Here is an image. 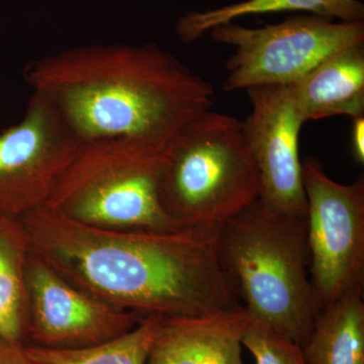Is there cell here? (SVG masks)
I'll return each instance as SVG.
<instances>
[{
	"instance_id": "6da1fadb",
	"label": "cell",
	"mask_w": 364,
	"mask_h": 364,
	"mask_svg": "<svg viewBox=\"0 0 364 364\" xmlns=\"http://www.w3.org/2000/svg\"><path fill=\"white\" fill-rule=\"evenodd\" d=\"M32 253L73 286L140 318L202 317L243 309L220 263V226L117 230L44 205L21 218Z\"/></svg>"
},
{
	"instance_id": "7a4b0ae2",
	"label": "cell",
	"mask_w": 364,
	"mask_h": 364,
	"mask_svg": "<svg viewBox=\"0 0 364 364\" xmlns=\"http://www.w3.org/2000/svg\"><path fill=\"white\" fill-rule=\"evenodd\" d=\"M33 92L49 100L81 142L142 139L166 147L210 111L214 87L156 45H92L33 60Z\"/></svg>"
},
{
	"instance_id": "3957f363",
	"label": "cell",
	"mask_w": 364,
	"mask_h": 364,
	"mask_svg": "<svg viewBox=\"0 0 364 364\" xmlns=\"http://www.w3.org/2000/svg\"><path fill=\"white\" fill-rule=\"evenodd\" d=\"M218 253L249 316L303 347L322 310L311 279L306 217L257 200L220 225Z\"/></svg>"
},
{
	"instance_id": "277c9868",
	"label": "cell",
	"mask_w": 364,
	"mask_h": 364,
	"mask_svg": "<svg viewBox=\"0 0 364 364\" xmlns=\"http://www.w3.org/2000/svg\"><path fill=\"white\" fill-rule=\"evenodd\" d=\"M260 188L243 123L229 114L203 112L163 152L160 200L182 228L220 226L256 202Z\"/></svg>"
},
{
	"instance_id": "5b68a950",
	"label": "cell",
	"mask_w": 364,
	"mask_h": 364,
	"mask_svg": "<svg viewBox=\"0 0 364 364\" xmlns=\"http://www.w3.org/2000/svg\"><path fill=\"white\" fill-rule=\"evenodd\" d=\"M164 149L124 136L81 142L46 205L107 229H186L169 218L160 200Z\"/></svg>"
},
{
	"instance_id": "8992f818",
	"label": "cell",
	"mask_w": 364,
	"mask_h": 364,
	"mask_svg": "<svg viewBox=\"0 0 364 364\" xmlns=\"http://www.w3.org/2000/svg\"><path fill=\"white\" fill-rule=\"evenodd\" d=\"M210 35L215 42L235 48L224 85L225 90L235 91L298 82L328 57L364 43V23H333L312 14L261 28L229 23L215 26Z\"/></svg>"
},
{
	"instance_id": "52a82bcc",
	"label": "cell",
	"mask_w": 364,
	"mask_h": 364,
	"mask_svg": "<svg viewBox=\"0 0 364 364\" xmlns=\"http://www.w3.org/2000/svg\"><path fill=\"white\" fill-rule=\"evenodd\" d=\"M311 279L322 309L364 286V178L332 181L314 158L303 163Z\"/></svg>"
},
{
	"instance_id": "ba28073f",
	"label": "cell",
	"mask_w": 364,
	"mask_h": 364,
	"mask_svg": "<svg viewBox=\"0 0 364 364\" xmlns=\"http://www.w3.org/2000/svg\"><path fill=\"white\" fill-rule=\"evenodd\" d=\"M80 144L56 107L33 92L20 123L0 133V214L21 218L47 205Z\"/></svg>"
},
{
	"instance_id": "9c48e42d",
	"label": "cell",
	"mask_w": 364,
	"mask_h": 364,
	"mask_svg": "<svg viewBox=\"0 0 364 364\" xmlns=\"http://www.w3.org/2000/svg\"><path fill=\"white\" fill-rule=\"evenodd\" d=\"M143 318L92 298L31 253L26 269V346L85 348L121 336Z\"/></svg>"
},
{
	"instance_id": "30bf717a",
	"label": "cell",
	"mask_w": 364,
	"mask_h": 364,
	"mask_svg": "<svg viewBox=\"0 0 364 364\" xmlns=\"http://www.w3.org/2000/svg\"><path fill=\"white\" fill-rule=\"evenodd\" d=\"M251 109L243 133L260 174V200L282 214L306 217L299 136L305 124L291 85L246 90Z\"/></svg>"
},
{
	"instance_id": "8fae6325",
	"label": "cell",
	"mask_w": 364,
	"mask_h": 364,
	"mask_svg": "<svg viewBox=\"0 0 364 364\" xmlns=\"http://www.w3.org/2000/svg\"><path fill=\"white\" fill-rule=\"evenodd\" d=\"M250 320L244 308L202 317L162 318L147 364H244L242 340Z\"/></svg>"
},
{
	"instance_id": "7c38bea8",
	"label": "cell",
	"mask_w": 364,
	"mask_h": 364,
	"mask_svg": "<svg viewBox=\"0 0 364 364\" xmlns=\"http://www.w3.org/2000/svg\"><path fill=\"white\" fill-rule=\"evenodd\" d=\"M291 87L305 123L364 117V43L328 57Z\"/></svg>"
},
{
	"instance_id": "4fadbf2b",
	"label": "cell",
	"mask_w": 364,
	"mask_h": 364,
	"mask_svg": "<svg viewBox=\"0 0 364 364\" xmlns=\"http://www.w3.org/2000/svg\"><path fill=\"white\" fill-rule=\"evenodd\" d=\"M301 350L306 364H364L363 289L323 308Z\"/></svg>"
},
{
	"instance_id": "5bb4252c",
	"label": "cell",
	"mask_w": 364,
	"mask_h": 364,
	"mask_svg": "<svg viewBox=\"0 0 364 364\" xmlns=\"http://www.w3.org/2000/svg\"><path fill=\"white\" fill-rule=\"evenodd\" d=\"M30 240L21 218L0 214V337L26 346V269Z\"/></svg>"
},
{
	"instance_id": "9a60e30c",
	"label": "cell",
	"mask_w": 364,
	"mask_h": 364,
	"mask_svg": "<svg viewBox=\"0 0 364 364\" xmlns=\"http://www.w3.org/2000/svg\"><path fill=\"white\" fill-rule=\"evenodd\" d=\"M282 11H306L341 21H363L364 18V6L359 0H246L205 13L191 11L184 14L176 31L182 42L191 43L215 26L232 23L241 16Z\"/></svg>"
},
{
	"instance_id": "2e32d148",
	"label": "cell",
	"mask_w": 364,
	"mask_h": 364,
	"mask_svg": "<svg viewBox=\"0 0 364 364\" xmlns=\"http://www.w3.org/2000/svg\"><path fill=\"white\" fill-rule=\"evenodd\" d=\"M161 318L159 316H148L121 336L85 348L46 349L25 346V349L38 364H147Z\"/></svg>"
},
{
	"instance_id": "e0dca14e",
	"label": "cell",
	"mask_w": 364,
	"mask_h": 364,
	"mask_svg": "<svg viewBox=\"0 0 364 364\" xmlns=\"http://www.w3.org/2000/svg\"><path fill=\"white\" fill-rule=\"evenodd\" d=\"M242 343L256 364H306L299 344L256 318H251Z\"/></svg>"
},
{
	"instance_id": "ac0fdd59",
	"label": "cell",
	"mask_w": 364,
	"mask_h": 364,
	"mask_svg": "<svg viewBox=\"0 0 364 364\" xmlns=\"http://www.w3.org/2000/svg\"><path fill=\"white\" fill-rule=\"evenodd\" d=\"M0 364H38L26 353L25 346L0 337Z\"/></svg>"
},
{
	"instance_id": "d6986e66",
	"label": "cell",
	"mask_w": 364,
	"mask_h": 364,
	"mask_svg": "<svg viewBox=\"0 0 364 364\" xmlns=\"http://www.w3.org/2000/svg\"><path fill=\"white\" fill-rule=\"evenodd\" d=\"M351 151L354 159L364 163V117L352 119Z\"/></svg>"
}]
</instances>
